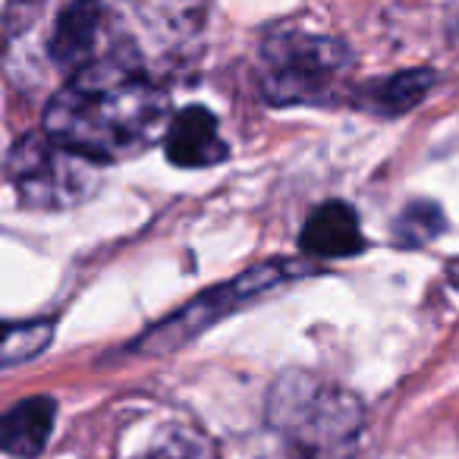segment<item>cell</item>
I'll use <instances>...</instances> for the list:
<instances>
[{
    "label": "cell",
    "mask_w": 459,
    "mask_h": 459,
    "mask_svg": "<svg viewBox=\"0 0 459 459\" xmlns=\"http://www.w3.org/2000/svg\"><path fill=\"white\" fill-rule=\"evenodd\" d=\"M167 91L135 64L117 57L70 76L45 108V135L70 152L110 164L167 139Z\"/></svg>",
    "instance_id": "cell-1"
},
{
    "label": "cell",
    "mask_w": 459,
    "mask_h": 459,
    "mask_svg": "<svg viewBox=\"0 0 459 459\" xmlns=\"http://www.w3.org/2000/svg\"><path fill=\"white\" fill-rule=\"evenodd\" d=\"M268 425L281 437L283 459H350L362 406L333 384L287 375L271 390Z\"/></svg>",
    "instance_id": "cell-2"
},
{
    "label": "cell",
    "mask_w": 459,
    "mask_h": 459,
    "mask_svg": "<svg viewBox=\"0 0 459 459\" xmlns=\"http://www.w3.org/2000/svg\"><path fill=\"white\" fill-rule=\"evenodd\" d=\"M350 48L331 35L281 29L262 48V91L271 104H325L350 73Z\"/></svg>",
    "instance_id": "cell-3"
},
{
    "label": "cell",
    "mask_w": 459,
    "mask_h": 459,
    "mask_svg": "<svg viewBox=\"0 0 459 459\" xmlns=\"http://www.w3.org/2000/svg\"><path fill=\"white\" fill-rule=\"evenodd\" d=\"M7 173L22 202L51 211L82 204L101 183V164L70 152L51 135H26L16 142Z\"/></svg>",
    "instance_id": "cell-4"
},
{
    "label": "cell",
    "mask_w": 459,
    "mask_h": 459,
    "mask_svg": "<svg viewBox=\"0 0 459 459\" xmlns=\"http://www.w3.org/2000/svg\"><path fill=\"white\" fill-rule=\"evenodd\" d=\"M296 268L283 262H268L262 268H252L246 274L233 277L230 283H221V287H211L208 293L195 296L183 312H177L173 318L154 325L152 331H145L139 340L133 343L135 352H154V356H164V352H173L177 346H183L186 340H192L195 333L208 331L214 321L227 318L230 312H237L239 306L252 302L255 296L274 290L281 281H287V274Z\"/></svg>",
    "instance_id": "cell-5"
},
{
    "label": "cell",
    "mask_w": 459,
    "mask_h": 459,
    "mask_svg": "<svg viewBox=\"0 0 459 459\" xmlns=\"http://www.w3.org/2000/svg\"><path fill=\"white\" fill-rule=\"evenodd\" d=\"M48 54L70 76L104 60L126 57L123 51H117L114 13L98 4H70L60 10V16L54 20L51 41H48Z\"/></svg>",
    "instance_id": "cell-6"
},
{
    "label": "cell",
    "mask_w": 459,
    "mask_h": 459,
    "mask_svg": "<svg viewBox=\"0 0 459 459\" xmlns=\"http://www.w3.org/2000/svg\"><path fill=\"white\" fill-rule=\"evenodd\" d=\"M164 145L177 167H214L227 158V142L221 139L214 114L198 104L173 114Z\"/></svg>",
    "instance_id": "cell-7"
},
{
    "label": "cell",
    "mask_w": 459,
    "mask_h": 459,
    "mask_svg": "<svg viewBox=\"0 0 459 459\" xmlns=\"http://www.w3.org/2000/svg\"><path fill=\"white\" fill-rule=\"evenodd\" d=\"M299 246L318 258H346L365 249V237L359 230V217L350 204L325 202L308 214L302 227Z\"/></svg>",
    "instance_id": "cell-8"
},
{
    "label": "cell",
    "mask_w": 459,
    "mask_h": 459,
    "mask_svg": "<svg viewBox=\"0 0 459 459\" xmlns=\"http://www.w3.org/2000/svg\"><path fill=\"white\" fill-rule=\"evenodd\" d=\"M54 419H57V403L51 396H29L10 406L0 419V444L10 456L32 459L45 450L51 437Z\"/></svg>",
    "instance_id": "cell-9"
},
{
    "label": "cell",
    "mask_w": 459,
    "mask_h": 459,
    "mask_svg": "<svg viewBox=\"0 0 459 459\" xmlns=\"http://www.w3.org/2000/svg\"><path fill=\"white\" fill-rule=\"evenodd\" d=\"M434 73L431 70H406L394 73V76L381 79V82H368L352 95V101L362 110L377 117H400L412 110L421 98L431 91Z\"/></svg>",
    "instance_id": "cell-10"
},
{
    "label": "cell",
    "mask_w": 459,
    "mask_h": 459,
    "mask_svg": "<svg viewBox=\"0 0 459 459\" xmlns=\"http://www.w3.org/2000/svg\"><path fill=\"white\" fill-rule=\"evenodd\" d=\"M126 459H214V444L195 425L173 421L154 428L152 437Z\"/></svg>",
    "instance_id": "cell-11"
},
{
    "label": "cell",
    "mask_w": 459,
    "mask_h": 459,
    "mask_svg": "<svg viewBox=\"0 0 459 459\" xmlns=\"http://www.w3.org/2000/svg\"><path fill=\"white\" fill-rule=\"evenodd\" d=\"M446 230V217L440 211V204L428 202V198H415L406 208L396 214L394 221V239L406 249H419L428 246Z\"/></svg>",
    "instance_id": "cell-12"
},
{
    "label": "cell",
    "mask_w": 459,
    "mask_h": 459,
    "mask_svg": "<svg viewBox=\"0 0 459 459\" xmlns=\"http://www.w3.org/2000/svg\"><path fill=\"white\" fill-rule=\"evenodd\" d=\"M54 333L51 321H29V325H7V337H4V365H16L22 359L39 356L48 346Z\"/></svg>",
    "instance_id": "cell-13"
},
{
    "label": "cell",
    "mask_w": 459,
    "mask_h": 459,
    "mask_svg": "<svg viewBox=\"0 0 459 459\" xmlns=\"http://www.w3.org/2000/svg\"><path fill=\"white\" fill-rule=\"evenodd\" d=\"M446 281H450V287L459 290V258H453V262L446 264Z\"/></svg>",
    "instance_id": "cell-14"
}]
</instances>
